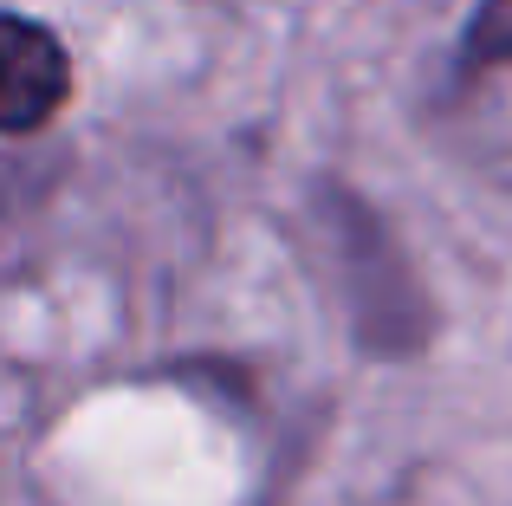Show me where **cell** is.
<instances>
[{"label": "cell", "mask_w": 512, "mask_h": 506, "mask_svg": "<svg viewBox=\"0 0 512 506\" xmlns=\"http://www.w3.org/2000/svg\"><path fill=\"white\" fill-rule=\"evenodd\" d=\"M65 98H72V59L59 33L26 13H0V130L7 137L46 130Z\"/></svg>", "instance_id": "obj_1"}, {"label": "cell", "mask_w": 512, "mask_h": 506, "mask_svg": "<svg viewBox=\"0 0 512 506\" xmlns=\"http://www.w3.org/2000/svg\"><path fill=\"white\" fill-rule=\"evenodd\" d=\"M461 65L467 72L512 65V0H474V20L461 33Z\"/></svg>", "instance_id": "obj_2"}]
</instances>
